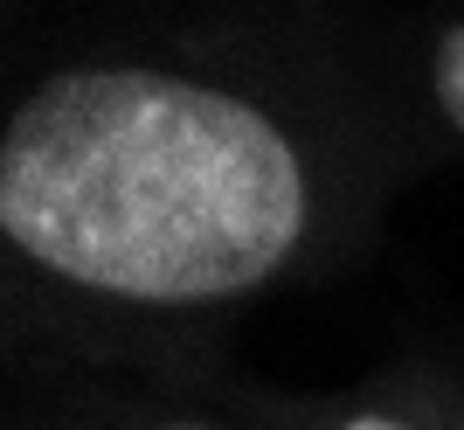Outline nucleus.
I'll return each instance as SVG.
<instances>
[{
    "instance_id": "f03ea898",
    "label": "nucleus",
    "mask_w": 464,
    "mask_h": 430,
    "mask_svg": "<svg viewBox=\"0 0 464 430\" xmlns=\"http://www.w3.org/2000/svg\"><path fill=\"white\" fill-rule=\"evenodd\" d=\"M437 104H444L450 125L464 132V21L437 42Z\"/></svg>"
},
{
    "instance_id": "f257e3e1",
    "label": "nucleus",
    "mask_w": 464,
    "mask_h": 430,
    "mask_svg": "<svg viewBox=\"0 0 464 430\" xmlns=\"http://www.w3.org/2000/svg\"><path fill=\"white\" fill-rule=\"evenodd\" d=\"M0 236L83 292L208 306L298 250L305 167L250 98L174 70H70L0 132Z\"/></svg>"
},
{
    "instance_id": "7ed1b4c3",
    "label": "nucleus",
    "mask_w": 464,
    "mask_h": 430,
    "mask_svg": "<svg viewBox=\"0 0 464 430\" xmlns=\"http://www.w3.org/2000/svg\"><path fill=\"white\" fill-rule=\"evenodd\" d=\"M340 430H409L402 416H353V424H340Z\"/></svg>"
},
{
    "instance_id": "20e7f679",
    "label": "nucleus",
    "mask_w": 464,
    "mask_h": 430,
    "mask_svg": "<svg viewBox=\"0 0 464 430\" xmlns=\"http://www.w3.org/2000/svg\"><path fill=\"white\" fill-rule=\"evenodd\" d=\"M167 430H201V424H167Z\"/></svg>"
}]
</instances>
